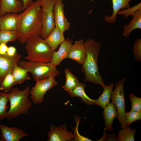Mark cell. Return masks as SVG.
<instances>
[{
    "label": "cell",
    "mask_w": 141,
    "mask_h": 141,
    "mask_svg": "<svg viewBox=\"0 0 141 141\" xmlns=\"http://www.w3.org/2000/svg\"><path fill=\"white\" fill-rule=\"evenodd\" d=\"M114 85L113 83L109 85H105L103 88L102 94L97 99L95 100L94 104L99 105L103 109L105 108L109 103Z\"/></svg>",
    "instance_id": "cell-23"
},
{
    "label": "cell",
    "mask_w": 141,
    "mask_h": 141,
    "mask_svg": "<svg viewBox=\"0 0 141 141\" xmlns=\"http://www.w3.org/2000/svg\"><path fill=\"white\" fill-rule=\"evenodd\" d=\"M33 0H22L23 4V10H25Z\"/></svg>",
    "instance_id": "cell-36"
},
{
    "label": "cell",
    "mask_w": 141,
    "mask_h": 141,
    "mask_svg": "<svg viewBox=\"0 0 141 141\" xmlns=\"http://www.w3.org/2000/svg\"><path fill=\"white\" fill-rule=\"evenodd\" d=\"M17 64L14 66L11 70L15 85L22 84L31 79L27 70L19 67Z\"/></svg>",
    "instance_id": "cell-22"
},
{
    "label": "cell",
    "mask_w": 141,
    "mask_h": 141,
    "mask_svg": "<svg viewBox=\"0 0 141 141\" xmlns=\"http://www.w3.org/2000/svg\"><path fill=\"white\" fill-rule=\"evenodd\" d=\"M117 115L116 107L112 103H109L104 108L103 116L105 121V130L110 132L112 131L113 122Z\"/></svg>",
    "instance_id": "cell-20"
},
{
    "label": "cell",
    "mask_w": 141,
    "mask_h": 141,
    "mask_svg": "<svg viewBox=\"0 0 141 141\" xmlns=\"http://www.w3.org/2000/svg\"><path fill=\"white\" fill-rule=\"evenodd\" d=\"M141 9V3L139 2L136 5L131 7L120 10L118 14L122 15L125 19L130 16H132L139 9Z\"/></svg>",
    "instance_id": "cell-30"
},
{
    "label": "cell",
    "mask_w": 141,
    "mask_h": 141,
    "mask_svg": "<svg viewBox=\"0 0 141 141\" xmlns=\"http://www.w3.org/2000/svg\"><path fill=\"white\" fill-rule=\"evenodd\" d=\"M126 80V78H123L116 83L115 88L113 91L110 98L112 103L116 108L118 113L117 117L121 123V129L126 126L125 121L126 105L124 89V84Z\"/></svg>",
    "instance_id": "cell-7"
},
{
    "label": "cell",
    "mask_w": 141,
    "mask_h": 141,
    "mask_svg": "<svg viewBox=\"0 0 141 141\" xmlns=\"http://www.w3.org/2000/svg\"><path fill=\"white\" fill-rule=\"evenodd\" d=\"M16 31L7 29L0 30V45L17 40Z\"/></svg>",
    "instance_id": "cell-26"
},
{
    "label": "cell",
    "mask_w": 141,
    "mask_h": 141,
    "mask_svg": "<svg viewBox=\"0 0 141 141\" xmlns=\"http://www.w3.org/2000/svg\"><path fill=\"white\" fill-rule=\"evenodd\" d=\"M86 85L79 82L73 90L69 95L71 97H79L81 101L87 105L94 104L95 100L90 98L85 91Z\"/></svg>",
    "instance_id": "cell-21"
},
{
    "label": "cell",
    "mask_w": 141,
    "mask_h": 141,
    "mask_svg": "<svg viewBox=\"0 0 141 141\" xmlns=\"http://www.w3.org/2000/svg\"><path fill=\"white\" fill-rule=\"evenodd\" d=\"M84 41L82 39L76 40L72 45L68 58L72 60L79 64H82L86 56Z\"/></svg>",
    "instance_id": "cell-13"
},
{
    "label": "cell",
    "mask_w": 141,
    "mask_h": 141,
    "mask_svg": "<svg viewBox=\"0 0 141 141\" xmlns=\"http://www.w3.org/2000/svg\"><path fill=\"white\" fill-rule=\"evenodd\" d=\"M137 130L126 126L119 131L116 140L118 141H134V136Z\"/></svg>",
    "instance_id": "cell-25"
},
{
    "label": "cell",
    "mask_w": 141,
    "mask_h": 141,
    "mask_svg": "<svg viewBox=\"0 0 141 141\" xmlns=\"http://www.w3.org/2000/svg\"><path fill=\"white\" fill-rule=\"evenodd\" d=\"M19 19V14L9 13L0 16V30L7 29L16 31Z\"/></svg>",
    "instance_id": "cell-17"
},
{
    "label": "cell",
    "mask_w": 141,
    "mask_h": 141,
    "mask_svg": "<svg viewBox=\"0 0 141 141\" xmlns=\"http://www.w3.org/2000/svg\"><path fill=\"white\" fill-rule=\"evenodd\" d=\"M34 86L31 89L30 95L34 104L42 103L46 92L56 86L58 83L55 78L50 77L36 81Z\"/></svg>",
    "instance_id": "cell-8"
},
{
    "label": "cell",
    "mask_w": 141,
    "mask_h": 141,
    "mask_svg": "<svg viewBox=\"0 0 141 141\" xmlns=\"http://www.w3.org/2000/svg\"><path fill=\"white\" fill-rule=\"evenodd\" d=\"M11 70L5 75L0 84V90L4 91L6 93L10 92L15 85Z\"/></svg>",
    "instance_id": "cell-27"
},
{
    "label": "cell",
    "mask_w": 141,
    "mask_h": 141,
    "mask_svg": "<svg viewBox=\"0 0 141 141\" xmlns=\"http://www.w3.org/2000/svg\"><path fill=\"white\" fill-rule=\"evenodd\" d=\"M73 42L72 40L68 38L65 39L60 45L58 50L54 51L50 62L56 67L63 60L68 58L69 50Z\"/></svg>",
    "instance_id": "cell-14"
},
{
    "label": "cell",
    "mask_w": 141,
    "mask_h": 141,
    "mask_svg": "<svg viewBox=\"0 0 141 141\" xmlns=\"http://www.w3.org/2000/svg\"><path fill=\"white\" fill-rule=\"evenodd\" d=\"M48 141H70L74 138V134L67 130L65 124L59 126L52 125L48 133Z\"/></svg>",
    "instance_id": "cell-11"
},
{
    "label": "cell",
    "mask_w": 141,
    "mask_h": 141,
    "mask_svg": "<svg viewBox=\"0 0 141 141\" xmlns=\"http://www.w3.org/2000/svg\"><path fill=\"white\" fill-rule=\"evenodd\" d=\"M57 0H40L42 31L41 37L46 38L55 27L54 8Z\"/></svg>",
    "instance_id": "cell-6"
},
{
    "label": "cell",
    "mask_w": 141,
    "mask_h": 141,
    "mask_svg": "<svg viewBox=\"0 0 141 141\" xmlns=\"http://www.w3.org/2000/svg\"><path fill=\"white\" fill-rule=\"evenodd\" d=\"M1 140L19 141L24 137L28 136V133L15 127H10L0 123Z\"/></svg>",
    "instance_id": "cell-10"
},
{
    "label": "cell",
    "mask_w": 141,
    "mask_h": 141,
    "mask_svg": "<svg viewBox=\"0 0 141 141\" xmlns=\"http://www.w3.org/2000/svg\"><path fill=\"white\" fill-rule=\"evenodd\" d=\"M44 39L51 48L54 51L65 40L64 32L56 27Z\"/></svg>",
    "instance_id": "cell-18"
},
{
    "label": "cell",
    "mask_w": 141,
    "mask_h": 141,
    "mask_svg": "<svg viewBox=\"0 0 141 141\" xmlns=\"http://www.w3.org/2000/svg\"><path fill=\"white\" fill-rule=\"evenodd\" d=\"M17 64L31 73L36 81L50 77L55 78L60 74L56 67L51 62L20 60Z\"/></svg>",
    "instance_id": "cell-5"
},
{
    "label": "cell",
    "mask_w": 141,
    "mask_h": 141,
    "mask_svg": "<svg viewBox=\"0 0 141 141\" xmlns=\"http://www.w3.org/2000/svg\"><path fill=\"white\" fill-rule=\"evenodd\" d=\"M84 44L86 56L81 69L85 75L84 81L99 84L103 88L106 85L99 73L98 65L102 45L92 38L87 39Z\"/></svg>",
    "instance_id": "cell-2"
},
{
    "label": "cell",
    "mask_w": 141,
    "mask_h": 141,
    "mask_svg": "<svg viewBox=\"0 0 141 141\" xmlns=\"http://www.w3.org/2000/svg\"><path fill=\"white\" fill-rule=\"evenodd\" d=\"M16 48L13 46L8 47L7 52V54L9 56H13L16 53Z\"/></svg>",
    "instance_id": "cell-34"
},
{
    "label": "cell",
    "mask_w": 141,
    "mask_h": 141,
    "mask_svg": "<svg viewBox=\"0 0 141 141\" xmlns=\"http://www.w3.org/2000/svg\"><path fill=\"white\" fill-rule=\"evenodd\" d=\"M66 81L65 84L62 86L63 89L69 94L79 83L75 76L72 74L69 70L66 69L64 70Z\"/></svg>",
    "instance_id": "cell-24"
},
{
    "label": "cell",
    "mask_w": 141,
    "mask_h": 141,
    "mask_svg": "<svg viewBox=\"0 0 141 141\" xmlns=\"http://www.w3.org/2000/svg\"><path fill=\"white\" fill-rule=\"evenodd\" d=\"M9 101L7 93L0 92V120L6 118L8 109L7 103Z\"/></svg>",
    "instance_id": "cell-28"
},
{
    "label": "cell",
    "mask_w": 141,
    "mask_h": 141,
    "mask_svg": "<svg viewBox=\"0 0 141 141\" xmlns=\"http://www.w3.org/2000/svg\"><path fill=\"white\" fill-rule=\"evenodd\" d=\"M42 22L40 0L33 1L24 11L19 14L16 30L18 39L21 43L25 44L30 38L40 36Z\"/></svg>",
    "instance_id": "cell-1"
},
{
    "label": "cell",
    "mask_w": 141,
    "mask_h": 141,
    "mask_svg": "<svg viewBox=\"0 0 141 141\" xmlns=\"http://www.w3.org/2000/svg\"><path fill=\"white\" fill-rule=\"evenodd\" d=\"M1 7V0H0V11Z\"/></svg>",
    "instance_id": "cell-37"
},
{
    "label": "cell",
    "mask_w": 141,
    "mask_h": 141,
    "mask_svg": "<svg viewBox=\"0 0 141 141\" xmlns=\"http://www.w3.org/2000/svg\"><path fill=\"white\" fill-rule=\"evenodd\" d=\"M8 47L6 44L3 43L0 45V54H7Z\"/></svg>",
    "instance_id": "cell-35"
},
{
    "label": "cell",
    "mask_w": 141,
    "mask_h": 141,
    "mask_svg": "<svg viewBox=\"0 0 141 141\" xmlns=\"http://www.w3.org/2000/svg\"><path fill=\"white\" fill-rule=\"evenodd\" d=\"M22 10V1L19 0H1L0 16L9 13L18 14Z\"/></svg>",
    "instance_id": "cell-15"
},
{
    "label": "cell",
    "mask_w": 141,
    "mask_h": 141,
    "mask_svg": "<svg viewBox=\"0 0 141 141\" xmlns=\"http://www.w3.org/2000/svg\"><path fill=\"white\" fill-rule=\"evenodd\" d=\"M30 87L26 86L23 90L13 87L7 94L10 107L7 111L6 118L8 120L28 113L32 103L29 99Z\"/></svg>",
    "instance_id": "cell-3"
},
{
    "label": "cell",
    "mask_w": 141,
    "mask_h": 141,
    "mask_svg": "<svg viewBox=\"0 0 141 141\" xmlns=\"http://www.w3.org/2000/svg\"><path fill=\"white\" fill-rule=\"evenodd\" d=\"M21 55L17 52L13 56L0 54V84L5 75L20 60Z\"/></svg>",
    "instance_id": "cell-12"
},
{
    "label": "cell",
    "mask_w": 141,
    "mask_h": 141,
    "mask_svg": "<svg viewBox=\"0 0 141 141\" xmlns=\"http://www.w3.org/2000/svg\"><path fill=\"white\" fill-rule=\"evenodd\" d=\"M132 0H111L113 13L110 15H106L104 19L105 21L110 24L115 23L116 21L117 15L119 11L130 7L129 4Z\"/></svg>",
    "instance_id": "cell-16"
},
{
    "label": "cell",
    "mask_w": 141,
    "mask_h": 141,
    "mask_svg": "<svg viewBox=\"0 0 141 141\" xmlns=\"http://www.w3.org/2000/svg\"><path fill=\"white\" fill-rule=\"evenodd\" d=\"M25 48L27 55V61L50 62L54 50L40 36L31 38L26 42Z\"/></svg>",
    "instance_id": "cell-4"
},
{
    "label": "cell",
    "mask_w": 141,
    "mask_h": 141,
    "mask_svg": "<svg viewBox=\"0 0 141 141\" xmlns=\"http://www.w3.org/2000/svg\"><path fill=\"white\" fill-rule=\"evenodd\" d=\"M125 124L126 126L132 124L133 122L141 119V111H136L131 110L125 113Z\"/></svg>",
    "instance_id": "cell-29"
},
{
    "label": "cell",
    "mask_w": 141,
    "mask_h": 141,
    "mask_svg": "<svg viewBox=\"0 0 141 141\" xmlns=\"http://www.w3.org/2000/svg\"><path fill=\"white\" fill-rule=\"evenodd\" d=\"M75 120L76 126L72 129L74 132V140L75 141H92L91 139L80 135L78 130V127L80 121V118L77 116H75Z\"/></svg>",
    "instance_id": "cell-31"
},
{
    "label": "cell",
    "mask_w": 141,
    "mask_h": 141,
    "mask_svg": "<svg viewBox=\"0 0 141 141\" xmlns=\"http://www.w3.org/2000/svg\"><path fill=\"white\" fill-rule=\"evenodd\" d=\"M64 5L62 0H57L54 8L55 27L64 33L69 30L70 23L65 15Z\"/></svg>",
    "instance_id": "cell-9"
},
{
    "label": "cell",
    "mask_w": 141,
    "mask_h": 141,
    "mask_svg": "<svg viewBox=\"0 0 141 141\" xmlns=\"http://www.w3.org/2000/svg\"><path fill=\"white\" fill-rule=\"evenodd\" d=\"M133 52L136 60L141 61V39L138 38L134 42L133 47Z\"/></svg>",
    "instance_id": "cell-33"
},
{
    "label": "cell",
    "mask_w": 141,
    "mask_h": 141,
    "mask_svg": "<svg viewBox=\"0 0 141 141\" xmlns=\"http://www.w3.org/2000/svg\"><path fill=\"white\" fill-rule=\"evenodd\" d=\"M129 97L131 103V110L141 111V98L136 97L133 93L130 94Z\"/></svg>",
    "instance_id": "cell-32"
},
{
    "label": "cell",
    "mask_w": 141,
    "mask_h": 141,
    "mask_svg": "<svg viewBox=\"0 0 141 141\" xmlns=\"http://www.w3.org/2000/svg\"><path fill=\"white\" fill-rule=\"evenodd\" d=\"M132 17L129 23L124 26L122 34L126 38L129 37L131 33L134 30L141 29V9L137 11Z\"/></svg>",
    "instance_id": "cell-19"
}]
</instances>
